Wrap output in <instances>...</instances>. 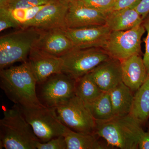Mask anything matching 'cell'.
Instances as JSON below:
<instances>
[{
  "label": "cell",
  "mask_w": 149,
  "mask_h": 149,
  "mask_svg": "<svg viewBox=\"0 0 149 149\" xmlns=\"http://www.w3.org/2000/svg\"><path fill=\"white\" fill-rule=\"evenodd\" d=\"M37 80L28 61L0 71V87L8 98L19 107L43 105L36 93Z\"/></svg>",
  "instance_id": "obj_1"
},
{
  "label": "cell",
  "mask_w": 149,
  "mask_h": 149,
  "mask_svg": "<svg viewBox=\"0 0 149 149\" xmlns=\"http://www.w3.org/2000/svg\"><path fill=\"white\" fill-rule=\"evenodd\" d=\"M39 141L17 106L4 110L0 120L1 149H36Z\"/></svg>",
  "instance_id": "obj_2"
},
{
  "label": "cell",
  "mask_w": 149,
  "mask_h": 149,
  "mask_svg": "<svg viewBox=\"0 0 149 149\" xmlns=\"http://www.w3.org/2000/svg\"><path fill=\"white\" fill-rule=\"evenodd\" d=\"M43 32L35 27H26L1 36V70L15 63L27 61L29 53Z\"/></svg>",
  "instance_id": "obj_3"
},
{
  "label": "cell",
  "mask_w": 149,
  "mask_h": 149,
  "mask_svg": "<svg viewBox=\"0 0 149 149\" xmlns=\"http://www.w3.org/2000/svg\"><path fill=\"white\" fill-rule=\"evenodd\" d=\"M18 107L41 143L65 135L68 128L59 120L53 108L44 105L31 108Z\"/></svg>",
  "instance_id": "obj_4"
},
{
  "label": "cell",
  "mask_w": 149,
  "mask_h": 149,
  "mask_svg": "<svg viewBox=\"0 0 149 149\" xmlns=\"http://www.w3.org/2000/svg\"><path fill=\"white\" fill-rule=\"evenodd\" d=\"M110 58L102 48L74 49L62 57L61 72L76 80Z\"/></svg>",
  "instance_id": "obj_5"
},
{
  "label": "cell",
  "mask_w": 149,
  "mask_h": 149,
  "mask_svg": "<svg viewBox=\"0 0 149 149\" xmlns=\"http://www.w3.org/2000/svg\"><path fill=\"white\" fill-rule=\"evenodd\" d=\"M53 108L59 120L70 130L95 134L96 120L84 103L77 96Z\"/></svg>",
  "instance_id": "obj_6"
},
{
  "label": "cell",
  "mask_w": 149,
  "mask_h": 149,
  "mask_svg": "<svg viewBox=\"0 0 149 149\" xmlns=\"http://www.w3.org/2000/svg\"><path fill=\"white\" fill-rule=\"evenodd\" d=\"M146 30L142 24L125 31H111L103 49L111 57L121 61L141 53V39Z\"/></svg>",
  "instance_id": "obj_7"
},
{
  "label": "cell",
  "mask_w": 149,
  "mask_h": 149,
  "mask_svg": "<svg viewBox=\"0 0 149 149\" xmlns=\"http://www.w3.org/2000/svg\"><path fill=\"white\" fill-rule=\"evenodd\" d=\"M76 80L63 72L53 74L40 85V96L44 105L55 108L75 95Z\"/></svg>",
  "instance_id": "obj_8"
},
{
  "label": "cell",
  "mask_w": 149,
  "mask_h": 149,
  "mask_svg": "<svg viewBox=\"0 0 149 149\" xmlns=\"http://www.w3.org/2000/svg\"><path fill=\"white\" fill-rule=\"evenodd\" d=\"M69 1L53 0L45 5L31 20L21 25V28L33 27L45 31L49 29H65V17Z\"/></svg>",
  "instance_id": "obj_9"
},
{
  "label": "cell",
  "mask_w": 149,
  "mask_h": 149,
  "mask_svg": "<svg viewBox=\"0 0 149 149\" xmlns=\"http://www.w3.org/2000/svg\"><path fill=\"white\" fill-rule=\"evenodd\" d=\"M96 124L95 134L104 139L109 145L121 149H139L138 140L118 118L96 121Z\"/></svg>",
  "instance_id": "obj_10"
},
{
  "label": "cell",
  "mask_w": 149,
  "mask_h": 149,
  "mask_svg": "<svg viewBox=\"0 0 149 149\" xmlns=\"http://www.w3.org/2000/svg\"><path fill=\"white\" fill-rule=\"evenodd\" d=\"M74 49L100 48L105 47L111 31L105 24L79 28L63 29Z\"/></svg>",
  "instance_id": "obj_11"
},
{
  "label": "cell",
  "mask_w": 149,
  "mask_h": 149,
  "mask_svg": "<svg viewBox=\"0 0 149 149\" xmlns=\"http://www.w3.org/2000/svg\"><path fill=\"white\" fill-rule=\"evenodd\" d=\"M107 13L88 7L79 0H72L69 1L65 16V27L74 28L104 25Z\"/></svg>",
  "instance_id": "obj_12"
},
{
  "label": "cell",
  "mask_w": 149,
  "mask_h": 149,
  "mask_svg": "<svg viewBox=\"0 0 149 149\" xmlns=\"http://www.w3.org/2000/svg\"><path fill=\"white\" fill-rule=\"evenodd\" d=\"M27 61L38 85L42 84L53 74L61 72V57L52 55L37 48L32 49Z\"/></svg>",
  "instance_id": "obj_13"
},
{
  "label": "cell",
  "mask_w": 149,
  "mask_h": 149,
  "mask_svg": "<svg viewBox=\"0 0 149 149\" xmlns=\"http://www.w3.org/2000/svg\"><path fill=\"white\" fill-rule=\"evenodd\" d=\"M88 73L103 92H109L123 82L121 62L113 58L102 62Z\"/></svg>",
  "instance_id": "obj_14"
},
{
  "label": "cell",
  "mask_w": 149,
  "mask_h": 149,
  "mask_svg": "<svg viewBox=\"0 0 149 149\" xmlns=\"http://www.w3.org/2000/svg\"><path fill=\"white\" fill-rule=\"evenodd\" d=\"M34 47L59 57H62L74 49L63 29L60 28L43 31Z\"/></svg>",
  "instance_id": "obj_15"
},
{
  "label": "cell",
  "mask_w": 149,
  "mask_h": 149,
  "mask_svg": "<svg viewBox=\"0 0 149 149\" xmlns=\"http://www.w3.org/2000/svg\"><path fill=\"white\" fill-rule=\"evenodd\" d=\"M122 81L134 93L145 82L148 75L143 58L139 55L121 61Z\"/></svg>",
  "instance_id": "obj_16"
},
{
  "label": "cell",
  "mask_w": 149,
  "mask_h": 149,
  "mask_svg": "<svg viewBox=\"0 0 149 149\" xmlns=\"http://www.w3.org/2000/svg\"><path fill=\"white\" fill-rule=\"evenodd\" d=\"M143 21L136 8H130L107 13L105 24L111 32L125 31L142 24Z\"/></svg>",
  "instance_id": "obj_17"
},
{
  "label": "cell",
  "mask_w": 149,
  "mask_h": 149,
  "mask_svg": "<svg viewBox=\"0 0 149 149\" xmlns=\"http://www.w3.org/2000/svg\"><path fill=\"white\" fill-rule=\"evenodd\" d=\"M115 117L130 114L135 93L123 82L109 92Z\"/></svg>",
  "instance_id": "obj_18"
},
{
  "label": "cell",
  "mask_w": 149,
  "mask_h": 149,
  "mask_svg": "<svg viewBox=\"0 0 149 149\" xmlns=\"http://www.w3.org/2000/svg\"><path fill=\"white\" fill-rule=\"evenodd\" d=\"M141 125L149 119V74L146 80L134 94L133 104L129 115Z\"/></svg>",
  "instance_id": "obj_19"
},
{
  "label": "cell",
  "mask_w": 149,
  "mask_h": 149,
  "mask_svg": "<svg viewBox=\"0 0 149 149\" xmlns=\"http://www.w3.org/2000/svg\"><path fill=\"white\" fill-rule=\"evenodd\" d=\"M97 135L79 133L68 128L64 135L67 149H109L100 142Z\"/></svg>",
  "instance_id": "obj_20"
},
{
  "label": "cell",
  "mask_w": 149,
  "mask_h": 149,
  "mask_svg": "<svg viewBox=\"0 0 149 149\" xmlns=\"http://www.w3.org/2000/svg\"><path fill=\"white\" fill-rule=\"evenodd\" d=\"M96 121H105L115 117L109 92H103L90 103L85 104Z\"/></svg>",
  "instance_id": "obj_21"
},
{
  "label": "cell",
  "mask_w": 149,
  "mask_h": 149,
  "mask_svg": "<svg viewBox=\"0 0 149 149\" xmlns=\"http://www.w3.org/2000/svg\"><path fill=\"white\" fill-rule=\"evenodd\" d=\"M75 92L85 104L93 101L103 93L89 73L76 80Z\"/></svg>",
  "instance_id": "obj_22"
},
{
  "label": "cell",
  "mask_w": 149,
  "mask_h": 149,
  "mask_svg": "<svg viewBox=\"0 0 149 149\" xmlns=\"http://www.w3.org/2000/svg\"><path fill=\"white\" fill-rule=\"evenodd\" d=\"M44 5L30 8L17 9L12 10H9L13 17L20 24L21 27V25L22 24L34 18L37 13L42 8Z\"/></svg>",
  "instance_id": "obj_23"
},
{
  "label": "cell",
  "mask_w": 149,
  "mask_h": 149,
  "mask_svg": "<svg viewBox=\"0 0 149 149\" xmlns=\"http://www.w3.org/2000/svg\"><path fill=\"white\" fill-rule=\"evenodd\" d=\"M10 28L21 27L8 8H0V32Z\"/></svg>",
  "instance_id": "obj_24"
},
{
  "label": "cell",
  "mask_w": 149,
  "mask_h": 149,
  "mask_svg": "<svg viewBox=\"0 0 149 149\" xmlns=\"http://www.w3.org/2000/svg\"><path fill=\"white\" fill-rule=\"evenodd\" d=\"M53 0H10L8 9L30 8L44 5Z\"/></svg>",
  "instance_id": "obj_25"
},
{
  "label": "cell",
  "mask_w": 149,
  "mask_h": 149,
  "mask_svg": "<svg viewBox=\"0 0 149 149\" xmlns=\"http://www.w3.org/2000/svg\"><path fill=\"white\" fill-rule=\"evenodd\" d=\"M88 7L104 13L110 11L115 0H79Z\"/></svg>",
  "instance_id": "obj_26"
},
{
  "label": "cell",
  "mask_w": 149,
  "mask_h": 149,
  "mask_svg": "<svg viewBox=\"0 0 149 149\" xmlns=\"http://www.w3.org/2000/svg\"><path fill=\"white\" fill-rule=\"evenodd\" d=\"M37 149H67L64 136H61L51 139L46 143H37Z\"/></svg>",
  "instance_id": "obj_27"
},
{
  "label": "cell",
  "mask_w": 149,
  "mask_h": 149,
  "mask_svg": "<svg viewBox=\"0 0 149 149\" xmlns=\"http://www.w3.org/2000/svg\"><path fill=\"white\" fill-rule=\"evenodd\" d=\"M143 24L147 32L146 37L144 40L146 44V51L143 58L144 64L149 74V14L144 19Z\"/></svg>",
  "instance_id": "obj_28"
},
{
  "label": "cell",
  "mask_w": 149,
  "mask_h": 149,
  "mask_svg": "<svg viewBox=\"0 0 149 149\" xmlns=\"http://www.w3.org/2000/svg\"><path fill=\"white\" fill-rule=\"evenodd\" d=\"M141 1V0H115L110 11L130 8H135Z\"/></svg>",
  "instance_id": "obj_29"
},
{
  "label": "cell",
  "mask_w": 149,
  "mask_h": 149,
  "mask_svg": "<svg viewBox=\"0 0 149 149\" xmlns=\"http://www.w3.org/2000/svg\"><path fill=\"white\" fill-rule=\"evenodd\" d=\"M135 8L144 20L149 14V0H141Z\"/></svg>",
  "instance_id": "obj_30"
},
{
  "label": "cell",
  "mask_w": 149,
  "mask_h": 149,
  "mask_svg": "<svg viewBox=\"0 0 149 149\" xmlns=\"http://www.w3.org/2000/svg\"><path fill=\"white\" fill-rule=\"evenodd\" d=\"M10 0H0V8H8Z\"/></svg>",
  "instance_id": "obj_31"
},
{
  "label": "cell",
  "mask_w": 149,
  "mask_h": 149,
  "mask_svg": "<svg viewBox=\"0 0 149 149\" xmlns=\"http://www.w3.org/2000/svg\"><path fill=\"white\" fill-rule=\"evenodd\" d=\"M63 1H72V0H63Z\"/></svg>",
  "instance_id": "obj_32"
}]
</instances>
